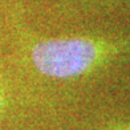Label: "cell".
I'll return each mask as SVG.
<instances>
[{"instance_id": "6da1fadb", "label": "cell", "mask_w": 130, "mask_h": 130, "mask_svg": "<svg viewBox=\"0 0 130 130\" xmlns=\"http://www.w3.org/2000/svg\"><path fill=\"white\" fill-rule=\"evenodd\" d=\"M32 62L40 73L69 78L85 73L98 57L97 45L86 39L40 41L31 51Z\"/></svg>"}, {"instance_id": "7a4b0ae2", "label": "cell", "mask_w": 130, "mask_h": 130, "mask_svg": "<svg viewBox=\"0 0 130 130\" xmlns=\"http://www.w3.org/2000/svg\"><path fill=\"white\" fill-rule=\"evenodd\" d=\"M0 108H2V98H0Z\"/></svg>"}]
</instances>
